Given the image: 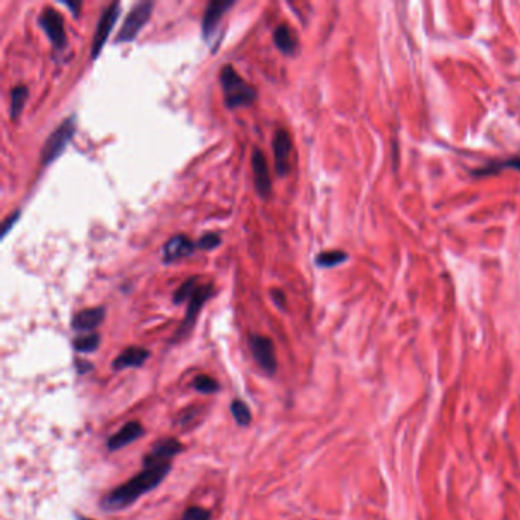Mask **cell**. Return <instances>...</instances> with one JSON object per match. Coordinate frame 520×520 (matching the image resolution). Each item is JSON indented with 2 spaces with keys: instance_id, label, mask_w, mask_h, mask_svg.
I'll return each instance as SVG.
<instances>
[{
  "instance_id": "24",
  "label": "cell",
  "mask_w": 520,
  "mask_h": 520,
  "mask_svg": "<svg viewBox=\"0 0 520 520\" xmlns=\"http://www.w3.org/2000/svg\"><path fill=\"white\" fill-rule=\"evenodd\" d=\"M197 278H190L188 281H185L178 290H175L174 293V298H173V302L178 305V304H182L185 301H190L192 298L194 292L197 290Z\"/></svg>"
},
{
  "instance_id": "2",
  "label": "cell",
  "mask_w": 520,
  "mask_h": 520,
  "mask_svg": "<svg viewBox=\"0 0 520 520\" xmlns=\"http://www.w3.org/2000/svg\"><path fill=\"white\" fill-rule=\"evenodd\" d=\"M220 82L225 97V106L229 110L249 107L256 101V90L240 77L234 66L226 64L220 72Z\"/></svg>"
},
{
  "instance_id": "10",
  "label": "cell",
  "mask_w": 520,
  "mask_h": 520,
  "mask_svg": "<svg viewBox=\"0 0 520 520\" xmlns=\"http://www.w3.org/2000/svg\"><path fill=\"white\" fill-rule=\"evenodd\" d=\"M273 156H275V168L280 175H285L290 168L289 157L292 153V139L285 130H276L272 141Z\"/></svg>"
},
{
  "instance_id": "27",
  "label": "cell",
  "mask_w": 520,
  "mask_h": 520,
  "mask_svg": "<svg viewBox=\"0 0 520 520\" xmlns=\"http://www.w3.org/2000/svg\"><path fill=\"white\" fill-rule=\"evenodd\" d=\"M18 218H20V211L13 212L11 216L6 217V220H4V225H2V238H5L8 235V232L11 230V228L16 225Z\"/></svg>"
},
{
  "instance_id": "12",
  "label": "cell",
  "mask_w": 520,
  "mask_h": 520,
  "mask_svg": "<svg viewBox=\"0 0 520 520\" xmlns=\"http://www.w3.org/2000/svg\"><path fill=\"white\" fill-rule=\"evenodd\" d=\"M141 436H144V426L139 421H128L115 435L110 436L106 445L110 452H116L127 447L130 442L139 440Z\"/></svg>"
},
{
  "instance_id": "6",
  "label": "cell",
  "mask_w": 520,
  "mask_h": 520,
  "mask_svg": "<svg viewBox=\"0 0 520 520\" xmlns=\"http://www.w3.org/2000/svg\"><path fill=\"white\" fill-rule=\"evenodd\" d=\"M39 25L48 35L55 51H63L68 46V37L64 31V22L61 14L54 8H44L39 17Z\"/></svg>"
},
{
  "instance_id": "14",
  "label": "cell",
  "mask_w": 520,
  "mask_h": 520,
  "mask_svg": "<svg viewBox=\"0 0 520 520\" xmlns=\"http://www.w3.org/2000/svg\"><path fill=\"white\" fill-rule=\"evenodd\" d=\"M196 247H197V244L194 243L192 240H190L187 235H182V234L174 235L173 238H170L168 241H166L163 249H162L163 261L165 263H174L180 258L190 256Z\"/></svg>"
},
{
  "instance_id": "16",
  "label": "cell",
  "mask_w": 520,
  "mask_h": 520,
  "mask_svg": "<svg viewBox=\"0 0 520 520\" xmlns=\"http://www.w3.org/2000/svg\"><path fill=\"white\" fill-rule=\"evenodd\" d=\"M150 357V351L142 347H128L113 360L111 368L115 371H124L127 368H139L142 366L147 359Z\"/></svg>"
},
{
  "instance_id": "26",
  "label": "cell",
  "mask_w": 520,
  "mask_h": 520,
  "mask_svg": "<svg viewBox=\"0 0 520 520\" xmlns=\"http://www.w3.org/2000/svg\"><path fill=\"white\" fill-rule=\"evenodd\" d=\"M180 520H211V512L202 507H188Z\"/></svg>"
},
{
  "instance_id": "15",
  "label": "cell",
  "mask_w": 520,
  "mask_h": 520,
  "mask_svg": "<svg viewBox=\"0 0 520 520\" xmlns=\"http://www.w3.org/2000/svg\"><path fill=\"white\" fill-rule=\"evenodd\" d=\"M106 318L104 307H94L77 313L72 319V330L78 333H87L98 328Z\"/></svg>"
},
{
  "instance_id": "8",
  "label": "cell",
  "mask_w": 520,
  "mask_h": 520,
  "mask_svg": "<svg viewBox=\"0 0 520 520\" xmlns=\"http://www.w3.org/2000/svg\"><path fill=\"white\" fill-rule=\"evenodd\" d=\"M119 14H120V4L119 2L110 4L104 9V13L101 14L99 20L97 23L95 35H94V44H92V58H94V60L101 54V49H103V46L106 44L111 30H113V26L118 20Z\"/></svg>"
},
{
  "instance_id": "11",
  "label": "cell",
  "mask_w": 520,
  "mask_h": 520,
  "mask_svg": "<svg viewBox=\"0 0 520 520\" xmlns=\"http://www.w3.org/2000/svg\"><path fill=\"white\" fill-rule=\"evenodd\" d=\"M235 5V2H229V0H213L208 6L205 16H203L202 20V32L205 40H209L212 34L216 32V30L220 25V20L225 16V13L228 9H230L232 6Z\"/></svg>"
},
{
  "instance_id": "28",
  "label": "cell",
  "mask_w": 520,
  "mask_h": 520,
  "mask_svg": "<svg viewBox=\"0 0 520 520\" xmlns=\"http://www.w3.org/2000/svg\"><path fill=\"white\" fill-rule=\"evenodd\" d=\"M272 298L275 301V304L278 305V307L285 310V296L281 290H272Z\"/></svg>"
},
{
  "instance_id": "22",
  "label": "cell",
  "mask_w": 520,
  "mask_h": 520,
  "mask_svg": "<svg viewBox=\"0 0 520 520\" xmlns=\"http://www.w3.org/2000/svg\"><path fill=\"white\" fill-rule=\"evenodd\" d=\"M101 342V336L98 333H90V334H85V336H80L75 340H73V348L78 352H94L97 351V348L99 347Z\"/></svg>"
},
{
  "instance_id": "1",
  "label": "cell",
  "mask_w": 520,
  "mask_h": 520,
  "mask_svg": "<svg viewBox=\"0 0 520 520\" xmlns=\"http://www.w3.org/2000/svg\"><path fill=\"white\" fill-rule=\"evenodd\" d=\"M171 467V462H144V467L137 475L106 495V497L103 499V508L106 512H120V509L132 507L144 495L150 493L151 490L159 487L161 482L170 475Z\"/></svg>"
},
{
  "instance_id": "3",
  "label": "cell",
  "mask_w": 520,
  "mask_h": 520,
  "mask_svg": "<svg viewBox=\"0 0 520 520\" xmlns=\"http://www.w3.org/2000/svg\"><path fill=\"white\" fill-rule=\"evenodd\" d=\"M75 130H77L75 116H69L68 119L63 120L61 125H58L57 130H55L48 139H46L40 153V161L43 165H51L55 159H58V156L66 150L70 139L75 135Z\"/></svg>"
},
{
  "instance_id": "21",
  "label": "cell",
  "mask_w": 520,
  "mask_h": 520,
  "mask_svg": "<svg viewBox=\"0 0 520 520\" xmlns=\"http://www.w3.org/2000/svg\"><path fill=\"white\" fill-rule=\"evenodd\" d=\"M348 259V255L343 250H328V252H322L316 256V264L319 267H334L342 263H345Z\"/></svg>"
},
{
  "instance_id": "13",
  "label": "cell",
  "mask_w": 520,
  "mask_h": 520,
  "mask_svg": "<svg viewBox=\"0 0 520 520\" xmlns=\"http://www.w3.org/2000/svg\"><path fill=\"white\" fill-rule=\"evenodd\" d=\"M183 445L179 440L175 438H163L157 441L151 452L145 454L144 462H151V464H163V462H171L174 457H178L182 453Z\"/></svg>"
},
{
  "instance_id": "30",
  "label": "cell",
  "mask_w": 520,
  "mask_h": 520,
  "mask_svg": "<svg viewBox=\"0 0 520 520\" xmlns=\"http://www.w3.org/2000/svg\"><path fill=\"white\" fill-rule=\"evenodd\" d=\"M64 5H66L69 9H70V11H72V14H75V16H78V13H80V6H81V4L80 2H77V4H70V2H64Z\"/></svg>"
},
{
  "instance_id": "29",
  "label": "cell",
  "mask_w": 520,
  "mask_h": 520,
  "mask_svg": "<svg viewBox=\"0 0 520 520\" xmlns=\"http://www.w3.org/2000/svg\"><path fill=\"white\" fill-rule=\"evenodd\" d=\"M94 368L90 364H87V361H82V360H77V369L80 374H87L89 371Z\"/></svg>"
},
{
  "instance_id": "23",
  "label": "cell",
  "mask_w": 520,
  "mask_h": 520,
  "mask_svg": "<svg viewBox=\"0 0 520 520\" xmlns=\"http://www.w3.org/2000/svg\"><path fill=\"white\" fill-rule=\"evenodd\" d=\"M192 388L196 389L197 392L206 394V395L216 394V392L220 391V385H218L217 380L212 378L211 376H206V374H200V376H197L196 378H194Z\"/></svg>"
},
{
  "instance_id": "25",
  "label": "cell",
  "mask_w": 520,
  "mask_h": 520,
  "mask_svg": "<svg viewBox=\"0 0 520 520\" xmlns=\"http://www.w3.org/2000/svg\"><path fill=\"white\" fill-rule=\"evenodd\" d=\"M196 244L202 250H213L221 244V237L216 234V232H208V234L203 235Z\"/></svg>"
},
{
  "instance_id": "19",
  "label": "cell",
  "mask_w": 520,
  "mask_h": 520,
  "mask_svg": "<svg viewBox=\"0 0 520 520\" xmlns=\"http://www.w3.org/2000/svg\"><path fill=\"white\" fill-rule=\"evenodd\" d=\"M27 97H30V90L26 86H16L11 90V107L9 110H11L13 119H18V116L22 115Z\"/></svg>"
},
{
  "instance_id": "7",
  "label": "cell",
  "mask_w": 520,
  "mask_h": 520,
  "mask_svg": "<svg viewBox=\"0 0 520 520\" xmlns=\"http://www.w3.org/2000/svg\"><path fill=\"white\" fill-rule=\"evenodd\" d=\"M249 348L258 366L261 368L267 376H273L278 369V360L272 339L259 336V334H252V336L249 338Z\"/></svg>"
},
{
  "instance_id": "17",
  "label": "cell",
  "mask_w": 520,
  "mask_h": 520,
  "mask_svg": "<svg viewBox=\"0 0 520 520\" xmlns=\"http://www.w3.org/2000/svg\"><path fill=\"white\" fill-rule=\"evenodd\" d=\"M273 43L284 55H293L296 46H298L295 34L287 25L276 26V30L273 31Z\"/></svg>"
},
{
  "instance_id": "4",
  "label": "cell",
  "mask_w": 520,
  "mask_h": 520,
  "mask_svg": "<svg viewBox=\"0 0 520 520\" xmlns=\"http://www.w3.org/2000/svg\"><path fill=\"white\" fill-rule=\"evenodd\" d=\"M153 2H139L132 8L125 17L118 35H116V43H130L133 42L137 34L144 30V26L148 23L153 13Z\"/></svg>"
},
{
  "instance_id": "18",
  "label": "cell",
  "mask_w": 520,
  "mask_h": 520,
  "mask_svg": "<svg viewBox=\"0 0 520 520\" xmlns=\"http://www.w3.org/2000/svg\"><path fill=\"white\" fill-rule=\"evenodd\" d=\"M507 168H512L516 171H520V157H513V159L508 161H496V162H490L488 165L482 166V168H478L473 171L475 175H490V174H496L499 171H504Z\"/></svg>"
},
{
  "instance_id": "20",
  "label": "cell",
  "mask_w": 520,
  "mask_h": 520,
  "mask_svg": "<svg viewBox=\"0 0 520 520\" xmlns=\"http://www.w3.org/2000/svg\"><path fill=\"white\" fill-rule=\"evenodd\" d=\"M230 414L234 416L237 424L241 427H246L250 424V421H252V412H250L249 406L243 400H240V398H235V400L230 403Z\"/></svg>"
},
{
  "instance_id": "5",
  "label": "cell",
  "mask_w": 520,
  "mask_h": 520,
  "mask_svg": "<svg viewBox=\"0 0 520 520\" xmlns=\"http://www.w3.org/2000/svg\"><path fill=\"white\" fill-rule=\"evenodd\" d=\"M212 292H213L212 284H203V285H199L197 287V290L194 292L192 298L190 299V305H188V309H187V314H185V319L180 323L179 330L175 331L174 338L171 340L173 343L185 339L191 333V330L194 328V325H196L197 316H199V313H200V310L203 307V304H205L211 298Z\"/></svg>"
},
{
  "instance_id": "9",
  "label": "cell",
  "mask_w": 520,
  "mask_h": 520,
  "mask_svg": "<svg viewBox=\"0 0 520 520\" xmlns=\"http://www.w3.org/2000/svg\"><path fill=\"white\" fill-rule=\"evenodd\" d=\"M250 162H252V170H254L255 190L263 199H267L272 192V183H271V174H268V166H267L264 153L255 147L252 150V161Z\"/></svg>"
},
{
  "instance_id": "31",
  "label": "cell",
  "mask_w": 520,
  "mask_h": 520,
  "mask_svg": "<svg viewBox=\"0 0 520 520\" xmlns=\"http://www.w3.org/2000/svg\"><path fill=\"white\" fill-rule=\"evenodd\" d=\"M81 520H90V519H81Z\"/></svg>"
}]
</instances>
